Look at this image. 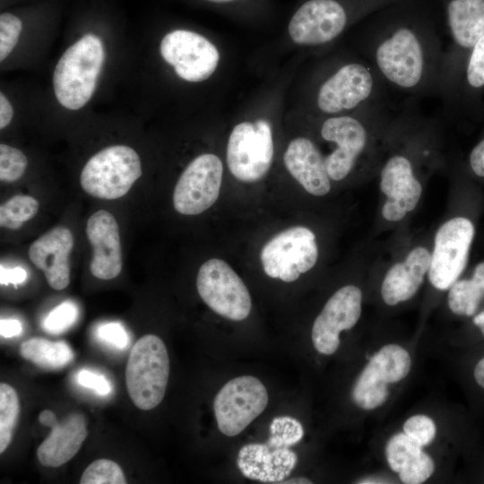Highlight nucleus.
<instances>
[{
    "label": "nucleus",
    "instance_id": "nucleus-39",
    "mask_svg": "<svg viewBox=\"0 0 484 484\" xmlns=\"http://www.w3.org/2000/svg\"><path fill=\"white\" fill-rule=\"evenodd\" d=\"M469 165L477 177H484V139L471 149L469 155Z\"/></svg>",
    "mask_w": 484,
    "mask_h": 484
},
{
    "label": "nucleus",
    "instance_id": "nucleus-1",
    "mask_svg": "<svg viewBox=\"0 0 484 484\" xmlns=\"http://www.w3.org/2000/svg\"><path fill=\"white\" fill-rule=\"evenodd\" d=\"M387 89L409 99L439 97L445 51L436 24L411 12L391 13L361 28L351 47Z\"/></svg>",
    "mask_w": 484,
    "mask_h": 484
},
{
    "label": "nucleus",
    "instance_id": "nucleus-3",
    "mask_svg": "<svg viewBox=\"0 0 484 484\" xmlns=\"http://www.w3.org/2000/svg\"><path fill=\"white\" fill-rule=\"evenodd\" d=\"M390 101L365 106L354 112L323 117H307L319 137L333 145L324 154L331 180L346 178L368 151L376 134L387 130L396 114Z\"/></svg>",
    "mask_w": 484,
    "mask_h": 484
},
{
    "label": "nucleus",
    "instance_id": "nucleus-19",
    "mask_svg": "<svg viewBox=\"0 0 484 484\" xmlns=\"http://www.w3.org/2000/svg\"><path fill=\"white\" fill-rule=\"evenodd\" d=\"M39 421L51 428L37 450L38 459L44 466L59 467L67 462L78 453L88 435L86 420L79 413L70 414L58 422L54 412L44 410Z\"/></svg>",
    "mask_w": 484,
    "mask_h": 484
},
{
    "label": "nucleus",
    "instance_id": "nucleus-32",
    "mask_svg": "<svg viewBox=\"0 0 484 484\" xmlns=\"http://www.w3.org/2000/svg\"><path fill=\"white\" fill-rule=\"evenodd\" d=\"M464 79L466 84L473 90L484 87V34L469 50Z\"/></svg>",
    "mask_w": 484,
    "mask_h": 484
},
{
    "label": "nucleus",
    "instance_id": "nucleus-17",
    "mask_svg": "<svg viewBox=\"0 0 484 484\" xmlns=\"http://www.w3.org/2000/svg\"><path fill=\"white\" fill-rule=\"evenodd\" d=\"M379 186L386 197L382 215L389 221L402 220L416 208L422 194L415 162L403 152H394L385 160L380 170Z\"/></svg>",
    "mask_w": 484,
    "mask_h": 484
},
{
    "label": "nucleus",
    "instance_id": "nucleus-28",
    "mask_svg": "<svg viewBox=\"0 0 484 484\" xmlns=\"http://www.w3.org/2000/svg\"><path fill=\"white\" fill-rule=\"evenodd\" d=\"M39 207V202L30 195H14L0 207V225L18 229L37 214Z\"/></svg>",
    "mask_w": 484,
    "mask_h": 484
},
{
    "label": "nucleus",
    "instance_id": "nucleus-11",
    "mask_svg": "<svg viewBox=\"0 0 484 484\" xmlns=\"http://www.w3.org/2000/svg\"><path fill=\"white\" fill-rule=\"evenodd\" d=\"M264 272L271 278L291 282L312 269L318 258L315 233L307 227L287 229L270 239L261 250Z\"/></svg>",
    "mask_w": 484,
    "mask_h": 484
},
{
    "label": "nucleus",
    "instance_id": "nucleus-34",
    "mask_svg": "<svg viewBox=\"0 0 484 484\" xmlns=\"http://www.w3.org/2000/svg\"><path fill=\"white\" fill-rule=\"evenodd\" d=\"M22 22L15 14L4 12L0 15V60L4 61L18 42Z\"/></svg>",
    "mask_w": 484,
    "mask_h": 484
},
{
    "label": "nucleus",
    "instance_id": "nucleus-14",
    "mask_svg": "<svg viewBox=\"0 0 484 484\" xmlns=\"http://www.w3.org/2000/svg\"><path fill=\"white\" fill-rule=\"evenodd\" d=\"M268 400L267 390L258 378L242 376L229 380L213 402L219 430L228 436L238 435L264 411Z\"/></svg>",
    "mask_w": 484,
    "mask_h": 484
},
{
    "label": "nucleus",
    "instance_id": "nucleus-41",
    "mask_svg": "<svg viewBox=\"0 0 484 484\" xmlns=\"http://www.w3.org/2000/svg\"><path fill=\"white\" fill-rule=\"evenodd\" d=\"M13 116V107L5 97V95L1 91L0 93V128H5L10 123Z\"/></svg>",
    "mask_w": 484,
    "mask_h": 484
},
{
    "label": "nucleus",
    "instance_id": "nucleus-42",
    "mask_svg": "<svg viewBox=\"0 0 484 484\" xmlns=\"http://www.w3.org/2000/svg\"><path fill=\"white\" fill-rule=\"evenodd\" d=\"M22 332V324L15 319H1L0 321V334L4 338H12L17 336Z\"/></svg>",
    "mask_w": 484,
    "mask_h": 484
},
{
    "label": "nucleus",
    "instance_id": "nucleus-2",
    "mask_svg": "<svg viewBox=\"0 0 484 484\" xmlns=\"http://www.w3.org/2000/svg\"><path fill=\"white\" fill-rule=\"evenodd\" d=\"M389 90L372 65L354 49L334 52L313 70L299 113L323 117L390 101Z\"/></svg>",
    "mask_w": 484,
    "mask_h": 484
},
{
    "label": "nucleus",
    "instance_id": "nucleus-35",
    "mask_svg": "<svg viewBox=\"0 0 484 484\" xmlns=\"http://www.w3.org/2000/svg\"><path fill=\"white\" fill-rule=\"evenodd\" d=\"M403 432L423 447L434 440L436 428L431 418L419 414L410 417L404 422Z\"/></svg>",
    "mask_w": 484,
    "mask_h": 484
},
{
    "label": "nucleus",
    "instance_id": "nucleus-13",
    "mask_svg": "<svg viewBox=\"0 0 484 484\" xmlns=\"http://www.w3.org/2000/svg\"><path fill=\"white\" fill-rule=\"evenodd\" d=\"M475 228L466 217H454L437 229L428 269V279L436 289L449 290L464 271Z\"/></svg>",
    "mask_w": 484,
    "mask_h": 484
},
{
    "label": "nucleus",
    "instance_id": "nucleus-12",
    "mask_svg": "<svg viewBox=\"0 0 484 484\" xmlns=\"http://www.w3.org/2000/svg\"><path fill=\"white\" fill-rule=\"evenodd\" d=\"M196 288L203 301L216 314L233 321H242L249 315L252 307L249 291L223 260L212 258L201 265Z\"/></svg>",
    "mask_w": 484,
    "mask_h": 484
},
{
    "label": "nucleus",
    "instance_id": "nucleus-4",
    "mask_svg": "<svg viewBox=\"0 0 484 484\" xmlns=\"http://www.w3.org/2000/svg\"><path fill=\"white\" fill-rule=\"evenodd\" d=\"M276 108L274 99L263 101L232 127L226 146V162L238 180L256 182L270 170L274 156L272 113Z\"/></svg>",
    "mask_w": 484,
    "mask_h": 484
},
{
    "label": "nucleus",
    "instance_id": "nucleus-29",
    "mask_svg": "<svg viewBox=\"0 0 484 484\" xmlns=\"http://www.w3.org/2000/svg\"><path fill=\"white\" fill-rule=\"evenodd\" d=\"M19 398L15 390L5 383L0 385V453L3 454L12 441L19 416Z\"/></svg>",
    "mask_w": 484,
    "mask_h": 484
},
{
    "label": "nucleus",
    "instance_id": "nucleus-10",
    "mask_svg": "<svg viewBox=\"0 0 484 484\" xmlns=\"http://www.w3.org/2000/svg\"><path fill=\"white\" fill-rule=\"evenodd\" d=\"M160 53L176 75L187 82L209 80L221 64L220 48L204 35L187 29L166 33L160 44Z\"/></svg>",
    "mask_w": 484,
    "mask_h": 484
},
{
    "label": "nucleus",
    "instance_id": "nucleus-37",
    "mask_svg": "<svg viewBox=\"0 0 484 484\" xmlns=\"http://www.w3.org/2000/svg\"><path fill=\"white\" fill-rule=\"evenodd\" d=\"M98 337L103 341L116 347L125 349L128 344V335L123 325L117 322L106 323L98 327Z\"/></svg>",
    "mask_w": 484,
    "mask_h": 484
},
{
    "label": "nucleus",
    "instance_id": "nucleus-23",
    "mask_svg": "<svg viewBox=\"0 0 484 484\" xmlns=\"http://www.w3.org/2000/svg\"><path fill=\"white\" fill-rule=\"evenodd\" d=\"M431 254L424 246L414 247L402 262L396 263L386 272L381 296L388 306H396L411 298L428 272Z\"/></svg>",
    "mask_w": 484,
    "mask_h": 484
},
{
    "label": "nucleus",
    "instance_id": "nucleus-38",
    "mask_svg": "<svg viewBox=\"0 0 484 484\" xmlns=\"http://www.w3.org/2000/svg\"><path fill=\"white\" fill-rule=\"evenodd\" d=\"M76 380L82 386L91 389L99 395H108L112 390L110 383L104 376L90 370L79 371Z\"/></svg>",
    "mask_w": 484,
    "mask_h": 484
},
{
    "label": "nucleus",
    "instance_id": "nucleus-33",
    "mask_svg": "<svg viewBox=\"0 0 484 484\" xmlns=\"http://www.w3.org/2000/svg\"><path fill=\"white\" fill-rule=\"evenodd\" d=\"M78 316V308L74 303L65 300L53 308L43 322L45 331L58 334L72 326Z\"/></svg>",
    "mask_w": 484,
    "mask_h": 484
},
{
    "label": "nucleus",
    "instance_id": "nucleus-20",
    "mask_svg": "<svg viewBox=\"0 0 484 484\" xmlns=\"http://www.w3.org/2000/svg\"><path fill=\"white\" fill-rule=\"evenodd\" d=\"M86 234L92 246L90 270L100 280H111L122 270V251L118 225L108 211L99 210L88 220Z\"/></svg>",
    "mask_w": 484,
    "mask_h": 484
},
{
    "label": "nucleus",
    "instance_id": "nucleus-24",
    "mask_svg": "<svg viewBox=\"0 0 484 484\" xmlns=\"http://www.w3.org/2000/svg\"><path fill=\"white\" fill-rule=\"evenodd\" d=\"M445 13L452 47L445 51V65L456 51H469L484 34V0H448Z\"/></svg>",
    "mask_w": 484,
    "mask_h": 484
},
{
    "label": "nucleus",
    "instance_id": "nucleus-9",
    "mask_svg": "<svg viewBox=\"0 0 484 484\" xmlns=\"http://www.w3.org/2000/svg\"><path fill=\"white\" fill-rule=\"evenodd\" d=\"M142 176L139 155L127 145H112L94 154L81 172L82 189L91 196L114 200L124 196Z\"/></svg>",
    "mask_w": 484,
    "mask_h": 484
},
{
    "label": "nucleus",
    "instance_id": "nucleus-22",
    "mask_svg": "<svg viewBox=\"0 0 484 484\" xmlns=\"http://www.w3.org/2000/svg\"><path fill=\"white\" fill-rule=\"evenodd\" d=\"M73 246V234L65 227L52 229L30 246V260L44 272L48 285L54 290H64L70 283L68 260Z\"/></svg>",
    "mask_w": 484,
    "mask_h": 484
},
{
    "label": "nucleus",
    "instance_id": "nucleus-44",
    "mask_svg": "<svg viewBox=\"0 0 484 484\" xmlns=\"http://www.w3.org/2000/svg\"><path fill=\"white\" fill-rule=\"evenodd\" d=\"M473 324L477 327H479V329L480 330L482 335L484 336V310L481 311L480 313L477 314L473 317Z\"/></svg>",
    "mask_w": 484,
    "mask_h": 484
},
{
    "label": "nucleus",
    "instance_id": "nucleus-16",
    "mask_svg": "<svg viewBox=\"0 0 484 484\" xmlns=\"http://www.w3.org/2000/svg\"><path fill=\"white\" fill-rule=\"evenodd\" d=\"M223 164L213 153H203L192 160L181 173L173 193V204L184 215H197L218 199Z\"/></svg>",
    "mask_w": 484,
    "mask_h": 484
},
{
    "label": "nucleus",
    "instance_id": "nucleus-27",
    "mask_svg": "<svg viewBox=\"0 0 484 484\" xmlns=\"http://www.w3.org/2000/svg\"><path fill=\"white\" fill-rule=\"evenodd\" d=\"M484 296V262L478 264L471 279L457 280L449 289L447 304L457 315L471 316Z\"/></svg>",
    "mask_w": 484,
    "mask_h": 484
},
{
    "label": "nucleus",
    "instance_id": "nucleus-5",
    "mask_svg": "<svg viewBox=\"0 0 484 484\" xmlns=\"http://www.w3.org/2000/svg\"><path fill=\"white\" fill-rule=\"evenodd\" d=\"M366 0H304L287 24L297 46L322 48L336 42L368 6Z\"/></svg>",
    "mask_w": 484,
    "mask_h": 484
},
{
    "label": "nucleus",
    "instance_id": "nucleus-8",
    "mask_svg": "<svg viewBox=\"0 0 484 484\" xmlns=\"http://www.w3.org/2000/svg\"><path fill=\"white\" fill-rule=\"evenodd\" d=\"M169 376V359L162 340L141 337L133 346L125 368V384L133 403L149 411L162 401Z\"/></svg>",
    "mask_w": 484,
    "mask_h": 484
},
{
    "label": "nucleus",
    "instance_id": "nucleus-40",
    "mask_svg": "<svg viewBox=\"0 0 484 484\" xmlns=\"http://www.w3.org/2000/svg\"><path fill=\"white\" fill-rule=\"evenodd\" d=\"M27 278L26 271L22 267H14L7 269L1 265L0 271V282L1 284H13L18 285L22 283Z\"/></svg>",
    "mask_w": 484,
    "mask_h": 484
},
{
    "label": "nucleus",
    "instance_id": "nucleus-6",
    "mask_svg": "<svg viewBox=\"0 0 484 484\" xmlns=\"http://www.w3.org/2000/svg\"><path fill=\"white\" fill-rule=\"evenodd\" d=\"M304 436L301 423L291 417H275L270 425V436L265 443L242 446L237 465L247 479L264 483H281L298 462V455L290 449Z\"/></svg>",
    "mask_w": 484,
    "mask_h": 484
},
{
    "label": "nucleus",
    "instance_id": "nucleus-26",
    "mask_svg": "<svg viewBox=\"0 0 484 484\" xmlns=\"http://www.w3.org/2000/svg\"><path fill=\"white\" fill-rule=\"evenodd\" d=\"M20 354L24 359L48 370L65 367L74 357L65 341H52L43 338H31L23 341Z\"/></svg>",
    "mask_w": 484,
    "mask_h": 484
},
{
    "label": "nucleus",
    "instance_id": "nucleus-30",
    "mask_svg": "<svg viewBox=\"0 0 484 484\" xmlns=\"http://www.w3.org/2000/svg\"><path fill=\"white\" fill-rule=\"evenodd\" d=\"M81 484H125V477L120 466L108 459L92 462L83 471Z\"/></svg>",
    "mask_w": 484,
    "mask_h": 484
},
{
    "label": "nucleus",
    "instance_id": "nucleus-21",
    "mask_svg": "<svg viewBox=\"0 0 484 484\" xmlns=\"http://www.w3.org/2000/svg\"><path fill=\"white\" fill-rule=\"evenodd\" d=\"M283 162L307 193L323 196L331 190L324 156L311 138L299 135L291 139L283 153Z\"/></svg>",
    "mask_w": 484,
    "mask_h": 484
},
{
    "label": "nucleus",
    "instance_id": "nucleus-43",
    "mask_svg": "<svg viewBox=\"0 0 484 484\" xmlns=\"http://www.w3.org/2000/svg\"><path fill=\"white\" fill-rule=\"evenodd\" d=\"M473 376L477 384L484 389V357L476 364Z\"/></svg>",
    "mask_w": 484,
    "mask_h": 484
},
{
    "label": "nucleus",
    "instance_id": "nucleus-25",
    "mask_svg": "<svg viewBox=\"0 0 484 484\" xmlns=\"http://www.w3.org/2000/svg\"><path fill=\"white\" fill-rule=\"evenodd\" d=\"M385 456L391 470L398 473L405 484L423 483L435 471L433 459L404 432L397 433L388 440Z\"/></svg>",
    "mask_w": 484,
    "mask_h": 484
},
{
    "label": "nucleus",
    "instance_id": "nucleus-31",
    "mask_svg": "<svg viewBox=\"0 0 484 484\" xmlns=\"http://www.w3.org/2000/svg\"><path fill=\"white\" fill-rule=\"evenodd\" d=\"M28 160L24 153L17 148L0 144V179L14 182L21 178L27 168Z\"/></svg>",
    "mask_w": 484,
    "mask_h": 484
},
{
    "label": "nucleus",
    "instance_id": "nucleus-15",
    "mask_svg": "<svg viewBox=\"0 0 484 484\" xmlns=\"http://www.w3.org/2000/svg\"><path fill=\"white\" fill-rule=\"evenodd\" d=\"M409 352L397 344L383 346L370 359L357 378L351 393L354 403L367 411L383 405L390 384L406 377L411 370Z\"/></svg>",
    "mask_w": 484,
    "mask_h": 484
},
{
    "label": "nucleus",
    "instance_id": "nucleus-36",
    "mask_svg": "<svg viewBox=\"0 0 484 484\" xmlns=\"http://www.w3.org/2000/svg\"><path fill=\"white\" fill-rule=\"evenodd\" d=\"M221 10L245 15L255 14L263 11L265 0H202Z\"/></svg>",
    "mask_w": 484,
    "mask_h": 484
},
{
    "label": "nucleus",
    "instance_id": "nucleus-18",
    "mask_svg": "<svg viewBox=\"0 0 484 484\" xmlns=\"http://www.w3.org/2000/svg\"><path fill=\"white\" fill-rule=\"evenodd\" d=\"M362 292L355 285L339 289L315 318L311 332L315 349L321 354H333L340 346V333L351 329L361 315Z\"/></svg>",
    "mask_w": 484,
    "mask_h": 484
},
{
    "label": "nucleus",
    "instance_id": "nucleus-7",
    "mask_svg": "<svg viewBox=\"0 0 484 484\" xmlns=\"http://www.w3.org/2000/svg\"><path fill=\"white\" fill-rule=\"evenodd\" d=\"M105 59L100 38L88 33L70 46L59 58L53 73L55 96L70 110L82 108L95 91Z\"/></svg>",
    "mask_w": 484,
    "mask_h": 484
},
{
    "label": "nucleus",
    "instance_id": "nucleus-45",
    "mask_svg": "<svg viewBox=\"0 0 484 484\" xmlns=\"http://www.w3.org/2000/svg\"><path fill=\"white\" fill-rule=\"evenodd\" d=\"M281 483H285V484H311L312 481L307 478H292V479H290V480H282Z\"/></svg>",
    "mask_w": 484,
    "mask_h": 484
}]
</instances>
